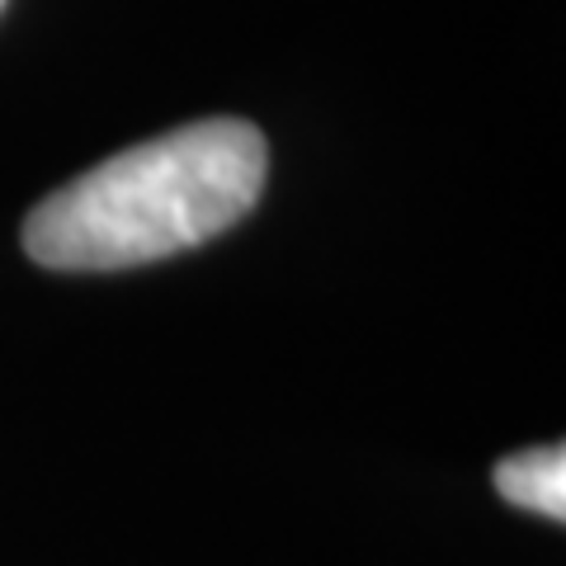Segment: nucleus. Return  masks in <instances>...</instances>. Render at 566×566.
<instances>
[{
    "instance_id": "nucleus-3",
    "label": "nucleus",
    "mask_w": 566,
    "mask_h": 566,
    "mask_svg": "<svg viewBox=\"0 0 566 566\" xmlns=\"http://www.w3.org/2000/svg\"><path fill=\"white\" fill-rule=\"evenodd\" d=\"M0 6H6V0H0Z\"/></svg>"
},
{
    "instance_id": "nucleus-2",
    "label": "nucleus",
    "mask_w": 566,
    "mask_h": 566,
    "mask_svg": "<svg viewBox=\"0 0 566 566\" xmlns=\"http://www.w3.org/2000/svg\"><path fill=\"white\" fill-rule=\"evenodd\" d=\"M495 491L510 505L547 520H566V453L562 444H538L495 463Z\"/></svg>"
},
{
    "instance_id": "nucleus-1",
    "label": "nucleus",
    "mask_w": 566,
    "mask_h": 566,
    "mask_svg": "<svg viewBox=\"0 0 566 566\" xmlns=\"http://www.w3.org/2000/svg\"><path fill=\"white\" fill-rule=\"evenodd\" d=\"M264 170L270 147L255 123H189L48 193L24 222V251L66 274L133 270L193 251L255 208Z\"/></svg>"
}]
</instances>
